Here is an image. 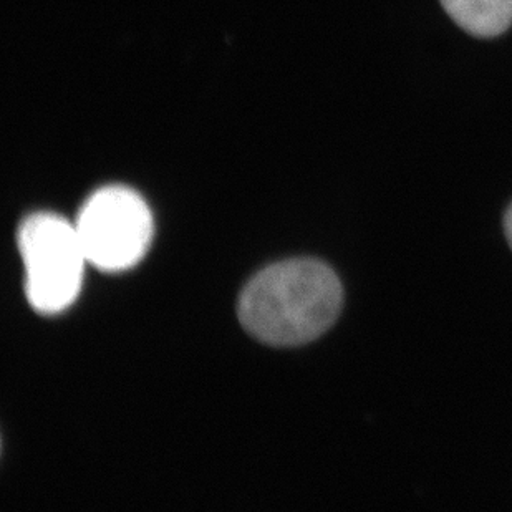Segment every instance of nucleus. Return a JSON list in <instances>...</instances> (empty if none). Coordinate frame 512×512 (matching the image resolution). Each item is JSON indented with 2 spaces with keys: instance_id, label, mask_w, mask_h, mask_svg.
Instances as JSON below:
<instances>
[{
  "instance_id": "nucleus-1",
  "label": "nucleus",
  "mask_w": 512,
  "mask_h": 512,
  "mask_svg": "<svg viewBox=\"0 0 512 512\" xmlns=\"http://www.w3.org/2000/svg\"><path fill=\"white\" fill-rule=\"evenodd\" d=\"M339 277L327 264L295 259L259 272L239 299V320L272 347H297L319 339L342 310Z\"/></svg>"
},
{
  "instance_id": "nucleus-2",
  "label": "nucleus",
  "mask_w": 512,
  "mask_h": 512,
  "mask_svg": "<svg viewBox=\"0 0 512 512\" xmlns=\"http://www.w3.org/2000/svg\"><path fill=\"white\" fill-rule=\"evenodd\" d=\"M25 295L40 314H60L75 302L88 264L75 224L57 214H32L20 224Z\"/></svg>"
},
{
  "instance_id": "nucleus-3",
  "label": "nucleus",
  "mask_w": 512,
  "mask_h": 512,
  "mask_svg": "<svg viewBox=\"0 0 512 512\" xmlns=\"http://www.w3.org/2000/svg\"><path fill=\"white\" fill-rule=\"evenodd\" d=\"M78 237L88 264L121 272L145 257L153 239V216L145 199L125 186L98 189L78 213Z\"/></svg>"
},
{
  "instance_id": "nucleus-4",
  "label": "nucleus",
  "mask_w": 512,
  "mask_h": 512,
  "mask_svg": "<svg viewBox=\"0 0 512 512\" xmlns=\"http://www.w3.org/2000/svg\"><path fill=\"white\" fill-rule=\"evenodd\" d=\"M441 4L474 37H498L512 24V0H441Z\"/></svg>"
},
{
  "instance_id": "nucleus-5",
  "label": "nucleus",
  "mask_w": 512,
  "mask_h": 512,
  "mask_svg": "<svg viewBox=\"0 0 512 512\" xmlns=\"http://www.w3.org/2000/svg\"><path fill=\"white\" fill-rule=\"evenodd\" d=\"M504 228H506V236H508L509 244L512 247V204L511 208L508 209V213H506V219H504Z\"/></svg>"
}]
</instances>
